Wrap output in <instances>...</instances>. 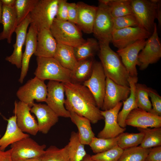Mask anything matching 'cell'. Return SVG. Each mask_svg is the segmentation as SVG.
<instances>
[{
  "label": "cell",
  "mask_w": 161,
  "mask_h": 161,
  "mask_svg": "<svg viewBox=\"0 0 161 161\" xmlns=\"http://www.w3.org/2000/svg\"><path fill=\"white\" fill-rule=\"evenodd\" d=\"M40 158L41 161H70L66 145L61 148L51 145Z\"/></svg>",
  "instance_id": "obj_36"
},
{
  "label": "cell",
  "mask_w": 161,
  "mask_h": 161,
  "mask_svg": "<svg viewBox=\"0 0 161 161\" xmlns=\"http://www.w3.org/2000/svg\"><path fill=\"white\" fill-rule=\"evenodd\" d=\"M72 122L77 126L80 142L84 145H89L95 134L91 126L90 121L86 118L73 112H69Z\"/></svg>",
  "instance_id": "obj_26"
},
{
  "label": "cell",
  "mask_w": 161,
  "mask_h": 161,
  "mask_svg": "<svg viewBox=\"0 0 161 161\" xmlns=\"http://www.w3.org/2000/svg\"><path fill=\"white\" fill-rule=\"evenodd\" d=\"M157 19L158 22L159 26L161 25V1L158 0L157 10Z\"/></svg>",
  "instance_id": "obj_47"
},
{
  "label": "cell",
  "mask_w": 161,
  "mask_h": 161,
  "mask_svg": "<svg viewBox=\"0 0 161 161\" xmlns=\"http://www.w3.org/2000/svg\"><path fill=\"white\" fill-rule=\"evenodd\" d=\"M151 148L137 146L125 149L118 161H144Z\"/></svg>",
  "instance_id": "obj_37"
},
{
  "label": "cell",
  "mask_w": 161,
  "mask_h": 161,
  "mask_svg": "<svg viewBox=\"0 0 161 161\" xmlns=\"http://www.w3.org/2000/svg\"><path fill=\"white\" fill-rule=\"evenodd\" d=\"M38 0H16L14 7L18 25L29 14Z\"/></svg>",
  "instance_id": "obj_39"
},
{
  "label": "cell",
  "mask_w": 161,
  "mask_h": 161,
  "mask_svg": "<svg viewBox=\"0 0 161 161\" xmlns=\"http://www.w3.org/2000/svg\"><path fill=\"white\" fill-rule=\"evenodd\" d=\"M144 133L143 140L139 146L145 148L161 145V127L153 129L137 128Z\"/></svg>",
  "instance_id": "obj_33"
},
{
  "label": "cell",
  "mask_w": 161,
  "mask_h": 161,
  "mask_svg": "<svg viewBox=\"0 0 161 161\" xmlns=\"http://www.w3.org/2000/svg\"><path fill=\"white\" fill-rule=\"evenodd\" d=\"M99 43L98 56L106 77L117 84L129 86L130 76L119 56L112 49L109 43Z\"/></svg>",
  "instance_id": "obj_2"
},
{
  "label": "cell",
  "mask_w": 161,
  "mask_h": 161,
  "mask_svg": "<svg viewBox=\"0 0 161 161\" xmlns=\"http://www.w3.org/2000/svg\"><path fill=\"white\" fill-rule=\"evenodd\" d=\"M130 93L129 86L117 84L108 77L106 78V85L102 111L114 107L121 101L126 100Z\"/></svg>",
  "instance_id": "obj_15"
},
{
  "label": "cell",
  "mask_w": 161,
  "mask_h": 161,
  "mask_svg": "<svg viewBox=\"0 0 161 161\" xmlns=\"http://www.w3.org/2000/svg\"><path fill=\"white\" fill-rule=\"evenodd\" d=\"M10 145L11 156L13 161L40 158L46 147L45 144H39L30 137Z\"/></svg>",
  "instance_id": "obj_9"
},
{
  "label": "cell",
  "mask_w": 161,
  "mask_h": 161,
  "mask_svg": "<svg viewBox=\"0 0 161 161\" xmlns=\"http://www.w3.org/2000/svg\"><path fill=\"white\" fill-rule=\"evenodd\" d=\"M138 78L130 76L128 81L130 89V93L129 97L125 100L123 101V106L122 110L119 112L117 122L119 126L123 128L127 125L125 120L127 116L133 109L138 108L135 95V84L138 81Z\"/></svg>",
  "instance_id": "obj_27"
},
{
  "label": "cell",
  "mask_w": 161,
  "mask_h": 161,
  "mask_svg": "<svg viewBox=\"0 0 161 161\" xmlns=\"http://www.w3.org/2000/svg\"><path fill=\"white\" fill-rule=\"evenodd\" d=\"M59 0H38L29 14L30 24L38 31L43 29H50L56 18Z\"/></svg>",
  "instance_id": "obj_5"
},
{
  "label": "cell",
  "mask_w": 161,
  "mask_h": 161,
  "mask_svg": "<svg viewBox=\"0 0 161 161\" xmlns=\"http://www.w3.org/2000/svg\"><path fill=\"white\" fill-rule=\"evenodd\" d=\"M57 42L49 29H43L38 32L36 51L37 57L53 58Z\"/></svg>",
  "instance_id": "obj_21"
},
{
  "label": "cell",
  "mask_w": 161,
  "mask_h": 161,
  "mask_svg": "<svg viewBox=\"0 0 161 161\" xmlns=\"http://www.w3.org/2000/svg\"><path fill=\"white\" fill-rule=\"evenodd\" d=\"M161 57V44L157 32V24L154 23L152 34L146 40L145 44L139 54L140 69L143 70L149 64L157 63Z\"/></svg>",
  "instance_id": "obj_12"
},
{
  "label": "cell",
  "mask_w": 161,
  "mask_h": 161,
  "mask_svg": "<svg viewBox=\"0 0 161 161\" xmlns=\"http://www.w3.org/2000/svg\"><path fill=\"white\" fill-rule=\"evenodd\" d=\"M144 161H161V145L151 148Z\"/></svg>",
  "instance_id": "obj_45"
},
{
  "label": "cell",
  "mask_w": 161,
  "mask_h": 161,
  "mask_svg": "<svg viewBox=\"0 0 161 161\" xmlns=\"http://www.w3.org/2000/svg\"><path fill=\"white\" fill-rule=\"evenodd\" d=\"M123 150L117 145L106 151L91 156L94 161H118Z\"/></svg>",
  "instance_id": "obj_40"
},
{
  "label": "cell",
  "mask_w": 161,
  "mask_h": 161,
  "mask_svg": "<svg viewBox=\"0 0 161 161\" xmlns=\"http://www.w3.org/2000/svg\"><path fill=\"white\" fill-rule=\"evenodd\" d=\"M146 42L145 39L138 41L117 51L131 77L138 78L136 66H140V65L138 55L140 52L145 46Z\"/></svg>",
  "instance_id": "obj_14"
},
{
  "label": "cell",
  "mask_w": 161,
  "mask_h": 161,
  "mask_svg": "<svg viewBox=\"0 0 161 161\" xmlns=\"http://www.w3.org/2000/svg\"><path fill=\"white\" fill-rule=\"evenodd\" d=\"M2 4L0 0V23L2 24Z\"/></svg>",
  "instance_id": "obj_51"
},
{
  "label": "cell",
  "mask_w": 161,
  "mask_h": 161,
  "mask_svg": "<svg viewBox=\"0 0 161 161\" xmlns=\"http://www.w3.org/2000/svg\"><path fill=\"white\" fill-rule=\"evenodd\" d=\"M76 58L78 61L93 58L100 49L99 44L93 38H88L83 44L73 47Z\"/></svg>",
  "instance_id": "obj_30"
},
{
  "label": "cell",
  "mask_w": 161,
  "mask_h": 161,
  "mask_svg": "<svg viewBox=\"0 0 161 161\" xmlns=\"http://www.w3.org/2000/svg\"><path fill=\"white\" fill-rule=\"evenodd\" d=\"M148 92L152 106L150 113L161 116V97L155 90L150 88H148Z\"/></svg>",
  "instance_id": "obj_42"
},
{
  "label": "cell",
  "mask_w": 161,
  "mask_h": 161,
  "mask_svg": "<svg viewBox=\"0 0 161 161\" xmlns=\"http://www.w3.org/2000/svg\"><path fill=\"white\" fill-rule=\"evenodd\" d=\"M94 61L92 57L78 61L74 69L71 71V82L80 83L87 80L91 75Z\"/></svg>",
  "instance_id": "obj_29"
},
{
  "label": "cell",
  "mask_w": 161,
  "mask_h": 161,
  "mask_svg": "<svg viewBox=\"0 0 161 161\" xmlns=\"http://www.w3.org/2000/svg\"><path fill=\"white\" fill-rule=\"evenodd\" d=\"M30 112L37 117L38 132L44 134H47L58 121L59 117L47 104L34 103Z\"/></svg>",
  "instance_id": "obj_20"
},
{
  "label": "cell",
  "mask_w": 161,
  "mask_h": 161,
  "mask_svg": "<svg viewBox=\"0 0 161 161\" xmlns=\"http://www.w3.org/2000/svg\"><path fill=\"white\" fill-rule=\"evenodd\" d=\"M30 109L26 104L15 101L13 113L16 116L17 124L19 129L24 133L35 136L38 132V123L31 114Z\"/></svg>",
  "instance_id": "obj_16"
},
{
  "label": "cell",
  "mask_w": 161,
  "mask_h": 161,
  "mask_svg": "<svg viewBox=\"0 0 161 161\" xmlns=\"http://www.w3.org/2000/svg\"><path fill=\"white\" fill-rule=\"evenodd\" d=\"M117 137L112 138H103L94 137L89 145L95 154L109 150L117 145Z\"/></svg>",
  "instance_id": "obj_38"
},
{
  "label": "cell",
  "mask_w": 161,
  "mask_h": 161,
  "mask_svg": "<svg viewBox=\"0 0 161 161\" xmlns=\"http://www.w3.org/2000/svg\"><path fill=\"white\" fill-rule=\"evenodd\" d=\"M2 24L3 30L0 33V40L6 39L7 43L10 44L11 42L12 34L18 25L14 6L2 5Z\"/></svg>",
  "instance_id": "obj_25"
},
{
  "label": "cell",
  "mask_w": 161,
  "mask_h": 161,
  "mask_svg": "<svg viewBox=\"0 0 161 161\" xmlns=\"http://www.w3.org/2000/svg\"><path fill=\"white\" fill-rule=\"evenodd\" d=\"M77 4L78 14L76 25L84 33H92L97 7L83 2H78Z\"/></svg>",
  "instance_id": "obj_23"
},
{
  "label": "cell",
  "mask_w": 161,
  "mask_h": 161,
  "mask_svg": "<svg viewBox=\"0 0 161 161\" xmlns=\"http://www.w3.org/2000/svg\"><path fill=\"white\" fill-rule=\"evenodd\" d=\"M29 15L17 26L14 32L16 35V41L13 45L14 50L12 54L7 56L5 60L15 65L18 69L21 68L22 48L25 43L28 27L30 24Z\"/></svg>",
  "instance_id": "obj_19"
},
{
  "label": "cell",
  "mask_w": 161,
  "mask_h": 161,
  "mask_svg": "<svg viewBox=\"0 0 161 161\" xmlns=\"http://www.w3.org/2000/svg\"><path fill=\"white\" fill-rule=\"evenodd\" d=\"M148 88L145 85L136 83L135 95L138 108L150 112L152 107L149 98Z\"/></svg>",
  "instance_id": "obj_35"
},
{
  "label": "cell",
  "mask_w": 161,
  "mask_h": 161,
  "mask_svg": "<svg viewBox=\"0 0 161 161\" xmlns=\"http://www.w3.org/2000/svg\"><path fill=\"white\" fill-rule=\"evenodd\" d=\"M66 145L70 161H81L87 154L84 145L80 142L78 132H72L69 142Z\"/></svg>",
  "instance_id": "obj_31"
},
{
  "label": "cell",
  "mask_w": 161,
  "mask_h": 161,
  "mask_svg": "<svg viewBox=\"0 0 161 161\" xmlns=\"http://www.w3.org/2000/svg\"><path fill=\"white\" fill-rule=\"evenodd\" d=\"M68 21L76 24L78 14V7L75 3H67Z\"/></svg>",
  "instance_id": "obj_44"
},
{
  "label": "cell",
  "mask_w": 161,
  "mask_h": 161,
  "mask_svg": "<svg viewBox=\"0 0 161 161\" xmlns=\"http://www.w3.org/2000/svg\"><path fill=\"white\" fill-rule=\"evenodd\" d=\"M47 104L59 117H70V113L65 108V88L63 82L49 80L47 85Z\"/></svg>",
  "instance_id": "obj_11"
},
{
  "label": "cell",
  "mask_w": 161,
  "mask_h": 161,
  "mask_svg": "<svg viewBox=\"0 0 161 161\" xmlns=\"http://www.w3.org/2000/svg\"><path fill=\"white\" fill-rule=\"evenodd\" d=\"M50 30L58 43L74 47L86 41L77 26L68 21H60L55 18Z\"/></svg>",
  "instance_id": "obj_4"
},
{
  "label": "cell",
  "mask_w": 161,
  "mask_h": 161,
  "mask_svg": "<svg viewBox=\"0 0 161 161\" xmlns=\"http://www.w3.org/2000/svg\"><path fill=\"white\" fill-rule=\"evenodd\" d=\"M11 148L6 151L0 150V161H13L11 156Z\"/></svg>",
  "instance_id": "obj_46"
},
{
  "label": "cell",
  "mask_w": 161,
  "mask_h": 161,
  "mask_svg": "<svg viewBox=\"0 0 161 161\" xmlns=\"http://www.w3.org/2000/svg\"><path fill=\"white\" fill-rule=\"evenodd\" d=\"M108 6L114 18L130 14H133L131 0H101Z\"/></svg>",
  "instance_id": "obj_32"
},
{
  "label": "cell",
  "mask_w": 161,
  "mask_h": 161,
  "mask_svg": "<svg viewBox=\"0 0 161 161\" xmlns=\"http://www.w3.org/2000/svg\"><path fill=\"white\" fill-rule=\"evenodd\" d=\"M17 161H41L40 158H34Z\"/></svg>",
  "instance_id": "obj_50"
},
{
  "label": "cell",
  "mask_w": 161,
  "mask_h": 161,
  "mask_svg": "<svg viewBox=\"0 0 161 161\" xmlns=\"http://www.w3.org/2000/svg\"><path fill=\"white\" fill-rule=\"evenodd\" d=\"M38 32L35 27L30 24L27 34L25 49L22 56L21 71L18 80L21 83L27 73L30 58L36 51Z\"/></svg>",
  "instance_id": "obj_22"
},
{
  "label": "cell",
  "mask_w": 161,
  "mask_h": 161,
  "mask_svg": "<svg viewBox=\"0 0 161 161\" xmlns=\"http://www.w3.org/2000/svg\"><path fill=\"white\" fill-rule=\"evenodd\" d=\"M67 2L66 0H59L55 18L62 21H68Z\"/></svg>",
  "instance_id": "obj_43"
},
{
  "label": "cell",
  "mask_w": 161,
  "mask_h": 161,
  "mask_svg": "<svg viewBox=\"0 0 161 161\" xmlns=\"http://www.w3.org/2000/svg\"><path fill=\"white\" fill-rule=\"evenodd\" d=\"M151 34L140 26L115 30L112 32L111 43L120 49L138 41L148 38Z\"/></svg>",
  "instance_id": "obj_13"
},
{
  "label": "cell",
  "mask_w": 161,
  "mask_h": 161,
  "mask_svg": "<svg viewBox=\"0 0 161 161\" xmlns=\"http://www.w3.org/2000/svg\"><path fill=\"white\" fill-rule=\"evenodd\" d=\"M106 76L100 62L94 61L91 75L83 85L88 88L95 99L99 109L102 107L105 95Z\"/></svg>",
  "instance_id": "obj_10"
},
{
  "label": "cell",
  "mask_w": 161,
  "mask_h": 161,
  "mask_svg": "<svg viewBox=\"0 0 161 161\" xmlns=\"http://www.w3.org/2000/svg\"><path fill=\"white\" fill-rule=\"evenodd\" d=\"M113 30L128 27L139 26L138 23L133 14L113 18Z\"/></svg>",
  "instance_id": "obj_41"
},
{
  "label": "cell",
  "mask_w": 161,
  "mask_h": 161,
  "mask_svg": "<svg viewBox=\"0 0 161 161\" xmlns=\"http://www.w3.org/2000/svg\"><path fill=\"white\" fill-rule=\"evenodd\" d=\"M36 61L37 67L34 72L35 77L44 81L71 82V71L63 66L54 58L37 57Z\"/></svg>",
  "instance_id": "obj_3"
},
{
  "label": "cell",
  "mask_w": 161,
  "mask_h": 161,
  "mask_svg": "<svg viewBox=\"0 0 161 161\" xmlns=\"http://www.w3.org/2000/svg\"><path fill=\"white\" fill-rule=\"evenodd\" d=\"M127 125L137 128L161 127V116L153 114L138 108L132 110L125 120Z\"/></svg>",
  "instance_id": "obj_18"
},
{
  "label": "cell",
  "mask_w": 161,
  "mask_h": 161,
  "mask_svg": "<svg viewBox=\"0 0 161 161\" xmlns=\"http://www.w3.org/2000/svg\"><path fill=\"white\" fill-rule=\"evenodd\" d=\"M64 84L66 97L64 106L67 110L86 118L93 124L104 119L94 96L87 87L81 83Z\"/></svg>",
  "instance_id": "obj_1"
},
{
  "label": "cell",
  "mask_w": 161,
  "mask_h": 161,
  "mask_svg": "<svg viewBox=\"0 0 161 161\" xmlns=\"http://www.w3.org/2000/svg\"><path fill=\"white\" fill-rule=\"evenodd\" d=\"M144 133L141 131L138 133H121L117 137V145L123 150L137 146L141 143Z\"/></svg>",
  "instance_id": "obj_34"
},
{
  "label": "cell",
  "mask_w": 161,
  "mask_h": 161,
  "mask_svg": "<svg viewBox=\"0 0 161 161\" xmlns=\"http://www.w3.org/2000/svg\"><path fill=\"white\" fill-rule=\"evenodd\" d=\"M64 67L72 71L78 61L74 52L73 47L57 43V49L53 57Z\"/></svg>",
  "instance_id": "obj_28"
},
{
  "label": "cell",
  "mask_w": 161,
  "mask_h": 161,
  "mask_svg": "<svg viewBox=\"0 0 161 161\" xmlns=\"http://www.w3.org/2000/svg\"><path fill=\"white\" fill-rule=\"evenodd\" d=\"M7 121L5 133L0 138V150L2 151H5L9 145L30 137L29 134L23 132L18 126L16 115L10 117Z\"/></svg>",
  "instance_id": "obj_24"
},
{
  "label": "cell",
  "mask_w": 161,
  "mask_h": 161,
  "mask_svg": "<svg viewBox=\"0 0 161 161\" xmlns=\"http://www.w3.org/2000/svg\"><path fill=\"white\" fill-rule=\"evenodd\" d=\"M16 94L20 101L31 108L35 103L34 100L38 102H46L47 85L44 81L35 77L20 87Z\"/></svg>",
  "instance_id": "obj_8"
},
{
  "label": "cell",
  "mask_w": 161,
  "mask_h": 161,
  "mask_svg": "<svg viewBox=\"0 0 161 161\" xmlns=\"http://www.w3.org/2000/svg\"><path fill=\"white\" fill-rule=\"evenodd\" d=\"M98 1L92 33L99 42L109 44L113 31V18L107 5L101 0Z\"/></svg>",
  "instance_id": "obj_6"
},
{
  "label": "cell",
  "mask_w": 161,
  "mask_h": 161,
  "mask_svg": "<svg viewBox=\"0 0 161 161\" xmlns=\"http://www.w3.org/2000/svg\"><path fill=\"white\" fill-rule=\"evenodd\" d=\"M158 0H131L133 15L139 26L153 32L154 20L157 19Z\"/></svg>",
  "instance_id": "obj_7"
},
{
  "label": "cell",
  "mask_w": 161,
  "mask_h": 161,
  "mask_svg": "<svg viewBox=\"0 0 161 161\" xmlns=\"http://www.w3.org/2000/svg\"><path fill=\"white\" fill-rule=\"evenodd\" d=\"M81 161H94L91 159V156L87 154Z\"/></svg>",
  "instance_id": "obj_49"
},
{
  "label": "cell",
  "mask_w": 161,
  "mask_h": 161,
  "mask_svg": "<svg viewBox=\"0 0 161 161\" xmlns=\"http://www.w3.org/2000/svg\"><path fill=\"white\" fill-rule=\"evenodd\" d=\"M123 104V102H120L112 109L100 111L101 114L105 119V124L103 129L98 133L97 137L114 138L126 130V128L120 127L117 122L118 114Z\"/></svg>",
  "instance_id": "obj_17"
},
{
  "label": "cell",
  "mask_w": 161,
  "mask_h": 161,
  "mask_svg": "<svg viewBox=\"0 0 161 161\" xmlns=\"http://www.w3.org/2000/svg\"><path fill=\"white\" fill-rule=\"evenodd\" d=\"M16 0H1L2 5L7 6H14Z\"/></svg>",
  "instance_id": "obj_48"
},
{
  "label": "cell",
  "mask_w": 161,
  "mask_h": 161,
  "mask_svg": "<svg viewBox=\"0 0 161 161\" xmlns=\"http://www.w3.org/2000/svg\"><path fill=\"white\" fill-rule=\"evenodd\" d=\"M1 135L0 134V138L1 137Z\"/></svg>",
  "instance_id": "obj_52"
}]
</instances>
